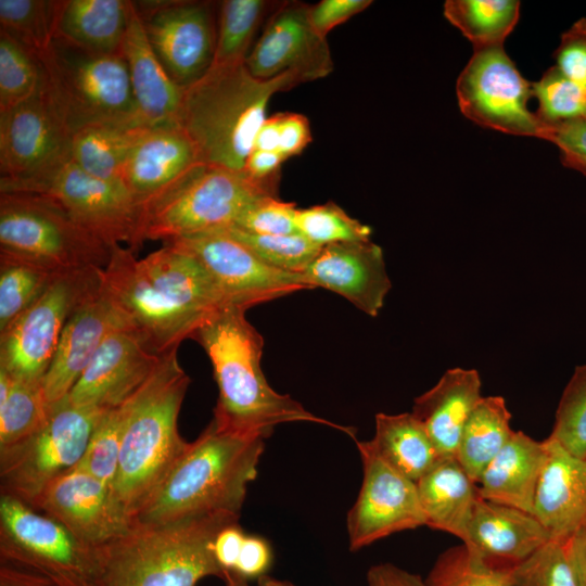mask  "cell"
<instances>
[{"label":"cell","instance_id":"6da1fadb","mask_svg":"<svg viewBox=\"0 0 586 586\" xmlns=\"http://www.w3.org/2000/svg\"><path fill=\"white\" fill-rule=\"evenodd\" d=\"M100 277L127 326L157 355L191 339L227 305L203 265L170 243L141 259L131 249L116 244Z\"/></svg>","mask_w":586,"mask_h":586},{"label":"cell","instance_id":"7a4b0ae2","mask_svg":"<svg viewBox=\"0 0 586 586\" xmlns=\"http://www.w3.org/2000/svg\"><path fill=\"white\" fill-rule=\"evenodd\" d=\"M246 310L224 305L191 337L207 354L218 386L213 421L225 430L264 438L279 424L300 421L330 425L354 436L353 429L315 416L269 385L260 367L264 341L245 318Z\"/></svg>","mask_w":586,"mask_h":586},{"label":"cell","instance_id":"3957f363","mask_svg":"<svg viewBox=\"0 0 586 586\" xmlns=\"http://www.w3.org/2000/svg\"><path fill=\"white\" fill-rule=\"evenodd\" d=\"M264 440L225 430L212 420L188 443L132 523L157 525L217 512L240 515L247 485L257 475Z\"/></svg>","mask_w":586,"mask_h":586},{"label":"cell","instance_id":"277c9868","mask_svg":"<svg viewBox=\"0 0 586 586\" xmlns=\"http://www.w3.org/2000/svg\"><path fill=\"white\" fill-rule=\"evenodd\" d=\"M302 84L293 74L253 77L245 63L215 66L183 90L176 124L203 164L244 171L271 97Z\"/></svg>","mask_w":586,"mask_h":586},{"label":"cell","instance_id":"5b68a950","mask_svg":"<svg viewBox=\"0 0 586 586\" xmlns=\"http://www.w3.org/2000/svg\"><path fill=\"white\" fill-rule=\"evenodd\" d=\"M239 519L217 512L157 525L132 524L100 549L99 586H196L207 576L222 578L214 540Z\"/></svg>","mask_w":586,"mask_h":586},{"label":"cell","instance_id":"8992f818","mask_svg":"<svg viewBox=\"0 0 586 586\" xmlns=\"http://www.w3.org/2000/svg\"><path fill=\"white\" fill-rule=\"evenodd\" d=\"M178 347L161 360L133 394L124 431L114 494L132 519L188 445L178 416L190 378L180 366Z\"/></svg>","mask_w":586,"mask_h":586},{"label":"cell","instance_id":"52a82bcc","mask_svg":"<svg viewBox=\"0 0 586 586\" xmlns=\"http://www.w3.org/2000/svg\"><path fill=\"white\" fill-rule=\"evenodd\" d=\"M276 189L245 171L202 164L143 207L140 243L230 228L256 200L277 196Z\"/></svg>","mask_w":586,"mask_h":586},{"label":"cell","instance_id":"ba28073f","mask_svg":"<svg viewBox=\"0 0 586 586\" xmlns=\"http://www.w3.org/2000/svg\"><path fill=\"white\" fill-rule=\"evenodd\" d=\"M38 59L48 93L71 135L98 123L141 122L119 53H90L54 38Z\"/></svg>","mask_w":586,"mask_h":586},{"label":"cell","instance_id":"9c48e42d","mask_svg":"<svg viewBox=\"0 0 586 586\" xmlns=\"http://www.w3.org/2000/svg\"><path fill=\"white\" fill-rule=\"evenodd\" d=\"M113 246L46 198L21 192L0 193V253L63 275L104 268Z\"/></svg>","mask_w":586,"mask_h":586},{"label":"cell","instance_id":"30bf717a","mask_svg":"<svg viewBox=\"0 0 586 586\" xmlns=\"http://www.w3.org/2000/svg\"><path fill=\"white\" fill-rule=\"evenodd\" d=\"M1 192H21L58 204L76 222L110 245H140L142 206L123 181L94 177L69 153L40 173L21 179L0 178Z\"/></svg>","mask_w":586,"mask_h":586},{"label":"cell","instance_id":"8fae6325","mask_svg":"<svg viewBox=\"0 0 586 586\" xmlns=\"http://www.w3.org/2000/svg\"><path fill=\"white\" fill-rule=\"evenodd\" d=\"M0 562L39 574L59 586H99L101 577L99 549L8 495H0Z\"/></svg>","mask_w":586,"mask_h":586},{"label":"cell","instance_id":"7c38bea8","mask_svg":"<svg viewBox=\"0 0 586 586\" xmlns=\"http://www.w3.org/2000/svg\"><path fill=\"white\" fill-rule=\"evenodd\" d=\"M104 410L64 399L51 405L47 420L34 433L0 449L1 495L34 507L55 477L81 460Z\"/></svg>","mask_w":586,"mask_h":586},{"label":"cell","instance_id":"4fadbf2b","mask_svg":"<svg viewBox=\"0 0 586 586\" xmlns=\"http://www.w3.org/2000/svg\"><path fill=\"white\" fill-rule=\"evenodd\" d=\"M101 269L86 268L59 276L0 332V368L14 379L42 382L68 318L100 285Z\"/></svg>","mask_w":586,"mask_h":586},{"label":"cell","instance_id":"5bb4252c","mask_svg":"<svg viewBox=\"0 0 586 586\" xmlns=\"http://www.w3.org/2000/svg\"><path fill=\"white\" fill-rule=\"evenodd\" d=\"M456 93L461 113L479 126L540 138L542 125L527 106L532 84L504 46L474 49L457 79Z\"/></svg>","mask_w":586,"mask_h":586},{"label":"cell","instance_id":"9a60e30c","mask_svg":"<svg viewBox=\"0 0 586 586\" xmlns=\"http://www.w3.org/2000/svg\"><path fill=\"white\" fill-rule=\"evenodd\" d=\"M191 253L206 269L226 304L246 307L313 289L303 273L268 266L225 229L170 242Z\"/></svg>","mask_w":586,"mask_h":586},{"label":"cell","instance_id":"2e32d148","mask_svg":"<svg viewBox=\"0 0 586 586\" xmlns=\"http://www.w3.org/2000/svg\"><path fill=\"white\" fill-rule=\"evenodd\" d=\"M356 445L362 462V483L347 515L352 551L425 525L416 482L387 463L369 441H356Z\"/></svg>","mask_w":586,"mask_h":586},{"label":"cell","instance_id":"e0dca14e","mask_svg":"<svg viewBox=\"0 0 586 586\" xmlns=\"http://www.w3.org/2000/svg\"><path fill=\"white\" fill-rule=\"evenodd\" d=\"M135 2L148 40L170 78L179 86L200 79L212 66L216 22L204 1Z\"/></svg>","mask_w":586,"mask_h":586},{"label":"cell","instance_id":"ac0fdd59","mask_svg":"<svg viewBox=\"0 0 586 586\" xmlns=\"http://www.w3.org/2000/svg\"><path fill=\"white\" fill-rule=\"evenodd\" d=\"M31 508L99 550L129 532L133 524L113 487L77 466L55 477Z\"/></svg>","mask_w":586,"mask_h":586},{"label":"cell","instance_id":"d6986e66","mask_svg":"<svg viewBox=\"0 0 586 586\" xmlns=\"http://www.w3.org/2000/svg\"><path fill=\"white\" fill-rule=\"evenodd\" d=\"M307 4H281L251 49L245 66L260 80H270L284 74L295 75L301 82L327 77L333 69L327 38L311 26Z\"/></svg>","mask_w":586,"mask_h":586},{"label":"cell","instance_id":"ffe728a7","mask_svg":"<svg viewBox=\"0 0 586 586\" xmlns=\"http://www.w3.org/2000/svg\"><path fill=\"white\" fill-rule=\"evenodd\" d=\"M71 131L43 82L30 99L0 112V178L21 179L69 153Z\"/></svg>","mask_w":586,"mask_h":586},{"label":"cell","instance_id":"44dd1931","mask_svg":"<svg viewBox=\"0 0 586 586\" xmlns=\"http://www.w3.org/2000/svg\"><path fill=\"white\" fill-rule=\"evenodd\" d=\"M161 357L133 330L116 329L105 337L64 400L98 409L118 406L144 384Z\"/></svg>","mask_w":586,"mask_h":586},{"label":"cell","instance_id":"7402d4cb","mask_svg":"<svg viewBox=\"0 0 586 586\" xmlns=\"http://www.w3.org/2000/svg\"><path fill=\"white\" fill-rule=\"evenodd\" d=\"M303 275L313 289L337 293L371 317L391 290L383 251L371 240L322 246Z\"/></svg>","mask_w":586,"mask_h":586},{"label":"cell","instance_id":"603a6c76","mask_svg":"<svg viewBox=\"0 0 586 586\" xmlns=\"http://www.w3.org/2000/svg\"><path fill=\"white\" fill-rule=\"evenodd\" d=\"M119 328L129 327L100 281L68 318L43 378V392L50 406L66 397L105 337Z\"/></svg>","mask_w":586,"mask_h":586},{"label":"cell","instance_id":"cb8c5ba5","mask_svg":"<svg viewBox=\"0 0 586 586\" xmlns=\"http://www.w3.org/2000/svg\"><path fill=\"white\" fill-rule=\"evenodd\" d=\"M202 164L195 144L177 124L149 127L126 162L123 182L143 208Z\"/></svg>","mask_w":586,"mask_h":586},{"label":"cell","instance_id":"d4e9b609","mask_svg":"<svg viewBox=\"0 0 586 586\" xmlns=\"http://www.w3.org/2000/svg\"><path fill=\"white\" fill-rule=\"evenodd\" d=\"M549 540L533 513L479 496L464 545L489 564L512 570Z\"/></svg>","mask_w":586,"mask_h":586},{"label":"cell","instance_id":"484cf974","mask_svg":"<svg viewBox=\"0 0 586 586\" xmlns=\"http://www.w3.org/2000/svg\"><path fill=\"white\" fill-rule=\"evenodd\" d=\"M534 500V515L550 535L564 542L586 525V457H577L550 436Z\"/></svg>","mask_w":586,"mask_h":586},{"label":"cell","instance_id":"4316f807","mask_svg":"<svg viewBox=\"0 0 586 586\" xmlns=\"http://www.w3.org/2000/svg\"><path fill=\"white\" fill-rule=\"evenodd\" d=\"M119 54L128 68L141 122L148 127L176 124L184 88L170 78L154 53L135 2Z\"/></svg>","mask_w":586,"mask_h":586},{"label":"cell","instance_id":"83f0119b","mask_svg":"<svg viewBox=\"0 0 586 586\" xmlns=\"http://www.w3.org/2000/svg\"><path fill=\"white\" fill-rule=\"evenodd\" d=\"M475 369L451 368L437 383L415 398L412 415L429 434L440 458L456 457L463 428L481 399Z\"/></svg>","mask_w":586,"mask_h":586},{"label":"cell","instance_id":"f1b7e54d","mask_svg":"<svg viewBox=\"0 0 586 586\" xmlns=\"http://www.w3.org/2000/svg\"><path fill=\"white\" fill-rule=\"evenodd\" d=\"M546 460V440L539 442L514 431L476 482L479 496L533 513Z\"/></svg>","mask_w":586,"mask_h":586},{"label":"cell","instance_id":"f546056e","mask_svg":"<svg viewBox=\"0 0 586 586\" xmlns=\"http://www.w3.org/2000/svg\"><path fill=\"white\" fill-rule=\"evenodd\" d=\"M416 484L425 525L464 544L479 493L457 458H440Z\"/></svg>","mask_w":586,"mask_h":586},{"label":"cell","instance_id":"4dcf8cb0","mask_svg":"<svg viewBox=\"0 0 586 586\" xmlns=\"http://www.w3.org/2000/svg\"><path fill=\"white\" fill-rule=\"evenodd\" d=\"M131 4L125 0L60 1L54 38L90 53H119Z\"/></svg>","mask_w":586,"mask_h":586},{"label":"cell","instance_id":"1f68e13d","mask_svg":"<svg viewBox=\"0 0 586 586\" xmlns=\"http://www.w3.org/2000/svg\"><path fill=\"white\" fill-rule=\"evenodd\" d=\"M146 128L138 120L81 127L72 133L69 155L80 168L94 177L123 181L126 162Z\"/></svg>","mask_w":586,"mask_h":586},{"label":"cell","instance_id":"d6a6232c","mask_svg":"<svg viewBox=\"0 0 586 586\" xmlns=\"http://www.w3.org/2000/svg\"><path fill=\"white\" fill-rule=\"evenodd\" d=\"M369 443L387 463L416 483L440 459L412 412L377 413L374 436Z\"/></svg>","mask_w":586,"mask_h":586},{"label":"cell","instance_id":"836d02e7","mask_svg":"<svg viewBox=\"0 0 586 586\" xmlns=\"http://www.w3.org/2000/svg\"><path fill=\"white\" fill-rule=\"evenodd\" d=\"M502 396H482L466 422L456 458L476 483L513 434Z\"/></svg>","mask_w":586,"mask_h":586},{"label":"cell","instance_id":"e575fe53","mask_svg":"<svg viewBox=\"0 0 586 586\" xmlns=\"http://www.w3.org/2000/svg\"><path fill=\"white\" fill-rule=\"evenodd\" d=\"M444 16L474 49L502 46L520 17L518 0H447Z\"/></svg>","mask_w":586,"mask_h":586},{"label":"cell","instance_id":"d590c367","mask_svg":"<svg viewBox=\"0 0 586 586\" xmlns=\"http://www.w3.org/2000/svg\"><path fill=\"white\" fill-rule=\"evenodd\" d=\"M270 7L264 0H226L219 5L212 65L245 63L256 30Z\"/></svg>","mask_w":586,"mask_h":586},{"label":"cell","instance_id":"8d00e7d4","mask_svg":"<svg viewBox=\"0 0 586 586\" xmlns=\"http://www.w3.org/2000/svg\"><path fill=\"white\" fill-rule=\"evenodd\" d=\"M59 276L24 258L0 253V332L30 307Z\"/></svg>","mask_w":586,"mask_h":586},{"label":"cell","instance_id":"74e56055","mask_svg":"<svg viewBox=\"0 0 586 586\" xmlns=\"http://www.w3.org/2000/svg\"><path fill=\"white\" fill-rule=\"evenodd\" d=\"M60 1L0 0L1 31L37 58L54 39Z\"/></svg>","mask_w":586,"mask_h":586},{"label":"cell","instance_id":"f35d334b","mask_svg":"<svg viewBox=\"0 0 586 586\" xmlns=\"http://www.w3.org/2000/svg\"><path fill=\"white\" fill-rule=\"evenodd\" d=\"M50 410L42 382L13 378L8 396L0 400V449L34 433L47 420Z\"/></svg>","mask_w":586,"mask_h":586},{"label":"cell","instance_id":"ab89813d","mask_svg":"<svg viewBox=\"0 0 586 586\" xmlns=\"http://www.w3.org/2000/svg\"><path fill=\"white\" fill-rule=\"evenodd\" d=\"M425 586H513L511 570L494 566L464 544L442 552Z\"/></svg>","mask_w":586,"mask_h":586},{"label":"cell","instance_id":"60d3db41","mask_svg":"<svg viewBox=\"0 0 586 586\" xmlns=\"http://www.w3.org/2000/svg\"><path fill=\"white\" fill-rule=\"evenodd\" d=\"M133 394L118 406L103 411L77 467L114 486L124 431Z\"/></svg>","mask_w":586,"mask_h":586},{"label":"cell","instance_id":"b9f144b4","mask_svg":"<svg viewBox=\"0 0 586 586\" xmlns=\"http://www.w3.org/2000/svg\"><path fill=\"white\" fill-rule=\"evenodd\" d=\"M43 82L39 59L0 30V112L35 95Z\"/></svg>","mask_w":586,"mask_h":586},{"label":"cell","instance_id":"7bdbcfd3","mask_svg":"<svg viewBox=\"0 0 586 586\" xmlns=\"http://www.w3.org/2000/svg\"><path fill=\"white\" fill-rule=\"evenodd\" d=\"M296 231L319 246L371 240V228L332 202L297 208Z\"/></svg>","mask_w":586,"mask_h":586},{"label":"cell","instance_id":"ee69618b","mask_svg":"<svg viewBox=\"0 0 586 586\" xmlns=\"http://www.w3.org/2000/svg\"><path fill=\"white\" fill-rule=\"evenodd\" d=\"M225 230L265 264L288 272L303 273L321 249L298 232L269 235L251 233L233 227Z\"/></svg>","mask_w":586,"mask_h":586},{"label":"cell","instance_id":"f6af8a7d","mask_svg":"<svg viewBox=\"0 0 586 586\" xmlns=\"http://www.w3.org/2000/svg\"><path fill=\"white\" fill-rule=\"evenodd\" d=\"M538 101L535 113L542 127L586 117V89L565 77L556 66L549 67L532 84Z\"/></svg>","mask_w":586,"mask_h":586},{"label":"cell","instance_id":"bcb514c9","mask_svg":"<svg viewBox=\"0 0 586 586\" xmlns=\"http://www.w3.org/2000/svg\"><path fill=\"white\" fill-rule=\"evenodd\" d=\"M549 436L569 453L586 457V365L577 366L565 385Z\"/></svg>","mask_w":586,"mask_h":586},{"label":"cell","instance_id":"7dc6e473","mask_svg":"<svg viewBox=\"0 0 586 586\" xmlns=\"http://www.w3.org/2000/svg\"><path fill=\"white\" fill-rule=\"evenodd\" d=\"M513 586H577L563 542L550 539L511 570Z\"/></svg>","mask_w":586,"mask_h":586},{"label":"cell","instance_id":"c3c4849f","mask_svg":"<svg viewBox=\"0 0 586 586\" xmlns=\"http://www.w3.org/2000/svg\"><path fill=\"white\" fill-rule=\"evenodd\" d=\"M296 209L294 203L281 201L277 196H263L252 203L232 227L256 234L295 233Z\"/></svg>","mask_w":586,"mask_h":586},{"label":"cell","instance_id":"681fc988","mask_svg":"<svg viewBox=\"0 0 586 586\" xmlns=\"http://www.w3.org/2000/svg\"><path fill=\"white\" fill-rule=\"evenodd\" d=\"M540 139L559 149L564 166L586 175V117L544 126Z\"/></svg>","mask_w":586,"mask_h":586},{"label":"cell","instance_id":"f907efd6","mask_svg":"<svg viewBox=\"0 0 586 586\" xmlns=\"http://www.w3.org/2000/svg\"><path fill=\"white\" fill-rule=\"evenodd\" d=\"M556 67L569 79L586 89V18L577 20L561 35L553 53Z\"/></svg>","mask_w":586,"mask_h":586},{"label":"cell","instance_id":"816d5d0a","mask_svg":"<svg viewBox=\"0 0 586 586\" xmlns=\"http://www.w3.org/2000/svg\"><path fill=\"white\" fill-rule=\"evenodd\" d=\"M369 0H322L308 7V17L313 28L322 37L354 15L366 10Z\"/></svg>","mask_w":586,"mask_h":586},{"label":"cell","instance_id":"f5cc1de1","mask_svg":"<svg viewBox=\"0 0 586 586\" xmlns=\"http://www.w3.org/2000/svg\"><path fill=\"white\" fill-rule=\"evenodd\" d=\"M272 552L269 544L262 537L245 535L237 565L232 572L251 579L267 574Z\"/></svg>","mask_w":586,"mask_h":586},{"label":"cell","instance_id":"db71d44e","mask_svg":"<svg viewBox=\"0 0 586 586\" xmlns=\"http://www.w3.org/2000/svg\"><path fill=\"white\" fill-rule=\"evenodd\" d=\"M311 141L309 122L297 113H281L279 149L285 160L301 154Z\"/></svg>","mask_w":586,"mask_h":586},{"label":"cell","instance_id":"11a10c76","mask_svg":"<svg viewBox=\"0 0 586 586\" xmlns=\"http://www.w3.org/2000/svg\"><path fill=\"white\" fill-rule=\"evenodd\" d=\"M285 161L278 151L253 150L245 162L244 171L255 181L277 188L278 171Z\"/></svg>","mask_w":586,"mask_h":586},{"label":"cell","instance_id":"9f6ffc18","mask_svg":"<svg viewBox=\"0 0 586 586\" xmlns=\"http://www.w3.org/2000/svg\"><path fill=\"white\" fill-rule=\"evenodd\" d=\"M245 538L239 523L222 528L213 545L216 561L222 571H233Z\"/></svg>","mask_w":586,"mask_h":586},{"label":"cell","instance_id":"6f0895ef","mask_svg":"<svg viewBox=\"0 0 586 586\" xmlns=\"http://www.w3.org/2000/svg\"><path fill=\"white\" fill-rule=\"evenodd\" d=\"M368 586H425L420 575L408 572L392 563H380L367 573Z\"/></svg>","mask_w":586,"mask_h":586},{"label":"cell","instance_id":"680465c9","mask_svg":"<svg viewBox=\"0 0 586 586\" xmlns=\"http://www.w3.org/2000/svg\"><path fill=\"white\" fill-rule=\"evenodd\" d=\"M563 544L577 586H586V525L568 537Z\"/></svg>","mask_w":586,"mask_h":586},{"label":"cell","instance_id":"91938a15","mask_svg":"<svg viewBox=\"0 0 586 586\" xmlns=\"http://www.w3.org/2000/svg\"><path fill=\"white\" fill-rule=\"evenodd\" d=\"M0 586H59L34 572L0 562Z\"/></svg>","mask_w":586,"mask_h":586},{"label":"cell","instance_id":"94428289","mask_svg":"<svg viewBox=\"0 0 586 586\" xmlns=\"http://www.w3.org/2000/svg\"><path fill=\"white\" fill-rule=\"evenodd\" d=\"M280 122L281 113L265 119L255 137L253 150L278 151Z\"/></svg>","mask_w":586,"mask_h":586},{"label":"cell","instance_id":"6125c7cd","mask_svg":"<svg viewBox=\"0 0 586 586\" xmlns=\"http://www.w3.org/2000/svg\"><path fill=\"white\" fill-rule=\"evenodd\" d=\"M221 579L225 582L226 586H253L249 583V579L240 576L232 571H224Z\"/></svg>","mask_w":586,"mask_h":586},{"label":"cell","instance_id":"be15d7a7","mask_svg":"<svg viewBox=\"0 0 586 586\" xmlns=\"http://www.w3.org/2000/svg\"><path fill=\"white\" fill-rule=\"evenodd\" d=\"M258 586H296L292 582L278 579L269 575H263L257 579Z\"/></svg>","mask_w":586,"mask_h":586}]
</instances>
